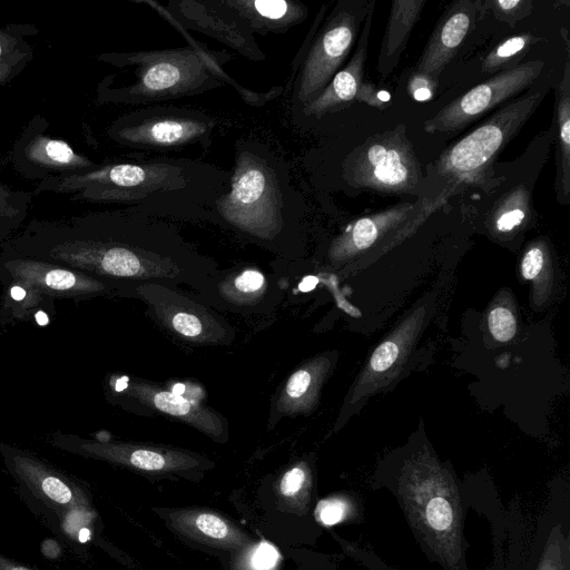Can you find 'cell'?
Segmentation results:
<instances>
[{
	"label": "cell",
	"mask_w": 570,
	"mask_h": 570,
	"mask_svg": "<svg viewBox=\"0 0 570 570\" xmlns=\"http://www.w3.org/2000/svg\"><path fill=\"white\" fill-rule=\"evenodd\" d=\"M341 177L352 188L420 196L424 177L403 124L370 136L341 163Z\"/></svg>",
	"instance_id": "cell-6"
},
{
	"label": "cell",
	"mask_w": 570,
	"mask_h": 570,
	"mask_svg": "<svg viewBox=\"0 0 570 570\" xmlns=\"http://www.w3.org/2000/svg\"><path fill=\"white\" fill-rule=\"evenodd\" d=\"M399 348L393 342L382 343L371 357V367L376 372L387 370L396 360Z\"/></svg>",
	"instance_id": "cell-38"
},
{
	"label": "cell",
	"mask_w": 570,
	"mask_h": 570,
	"mask_svg": "<svg viewBox=\"0 0 570 570\" xmlns=\"http://www.w3.org/2000/svg\"><path fill=\"white\" fill-rule=\"evenodd\" d=\"M347 507L342 500H323L317 504V519L325 525H333L342 521L346 515Z\"/></svg>",
	"instance_id": "cell-34"
},
{
	"label": "cell",
	"mask_w": 570,
	"mask_h": 570,
	"mask_svg": "<svg viewBox=\"0 0 570 570\" xmlns=\"http://www.w3.org/2000/svg\"><path fill=\"white\" fill-rule=\"evenodd\" d=\"M266 288L265 275L255 268H246L233 273L223 281H217V297L237 306L254 304V298H259Z\"/></svg>",
	"instance_id": "cell-26"
},
{
	"label": "cell",
	"mask_w": 570,
	"mask_h": 570,
	"mask_svg": "<svg viewBox=\"0 0 570 570\" xmlns=\"http://www.w3.org/2000/svg\"><path fill=\"white\" fill-rule=\"evenodd\" d=\"M543 261L544 255L540 247L534 246L530 248L525 253L521 264L523 277L527 279H533L537 277L543 267Z\"/></svg>",
	"instance_id": "cell-41"
},
{
	"label": "cell",
	"mask_w": 570,
	"mask_h": 570,
	"mask_svg": "<svg viewBox=\"0 0 570 570\" xmlns=\"http://www.w3.org/2000/svg\"><path fill=\"white\" fill-rule=\"evenodd\" d=\"M33 24L10 23L0 27V85L18 77L33 59V48L27 36H35Z\"/></svg>",
	"instance_id": "cell-24"
},
{
	"label": "cell",
	"mask_w": 570,
	"mask_h": 570,
	"mask_svg": "<svg viewBox=\"0 0 570 570\" xmlns=\"http://www.w3.org/2000/svg\"><path fill=\"white\" fill-rule=\"evenodd\" d=\"M566 35V61L556 88V180L554 190L560 204L570 199V51Z\"/></svg>",
	"instance_id": "cell-22"
},
{
	"label": "cell",
	"mask_w": 570,
	"mask_h": 570,
	"mask_svg": "<svg viewBox=\"0 0 570 570\" xmlns=\"http://www.w3.org/2000/svg\"><path fill=\"white\" fill-rule=\"evenodd\" d=\"M367 2L340 1L293 61L292 111L314 100L341 69L357 41Z\"/></svg>",
	"instance_id": "cell-7"
},
{
	"label": "cell",
	"mask_w": 570,
	"mask_h": 570,
	"mask_svg": "<svg viewBox=\"0 0 570 570\" xmlns=\"http://www.w3.org/2000/svg\"><path fill=\"white\" fill-rule=\"evenodd\" d=\"M4 320H3V315H2V311H1V307H0V327L4 326Z\"/></svg>",
	"instance_id": "cell-43"
},
{
	"label": "cell",
	"mask_w": 570,
	"mask_h": 570,
	"mask_svg": "<svg viewBox=\"0 0 570 570\" xmlns=\"http://www.w3.org/2000/svg\"><path fill=\"white\" fill-rule=\"evenodd\" d=\"M391 96L385 90H380L375 85L363 82L358 89L355 100L362 101L371 107L383 109Z\"/></svg>",
	"instance_id": "cell-37"
},
{
	"label": "cell",
	"mask_w": 570,
	"mask_h": 570,
	"mask_svg": "<svg viewBox=\"0 0 570 570\" xmlns=\"http://www.w3.org/2000/svg\"><path fill=\"white\" fill-rule=\"evenodd\" d=\"M138 2L157 10L190 45L178 49L100 53L97 59L101 62L118 68L132 67L134 80L114 87L104 78L97 87L98 104L146 105L197 96L220 88L225 82L237 89L240 97L253 106H262L283 92V86H275L265 92L242 87L223 69L229 59L226 52L205 49L159 3L151 0Z\"/></svg>",
	"instance_id": "cell-3"
},
{
	"label": "cell",
	"mask_w": 570,
	"mask_h": 570,
	"mask_svg": "<svg viewBox=\"0 0 570 570\" xmlns=\"http://www.w3.org/2000/svg\"><path fill=\"white\" fill-rule=\"evenodd\" d=\"M3 294L0 301L4 324L17 321H30L46 307H52L48 299L26 287L2 285Z\"/></svg>",
	"instance_id": "cell-28"
},
{
	"label": "cell",
	"mask_w": 570,
	"mask_h": 570,
	"mask_svg": "<svg viewBox=\"0 0 570 570\" xmlns=\"http://www.w3.org/2000/svg\"><path fill=\"white\" fill-rule=\"evenodd\" d=\"M543 67V61L531 60L494 75L425 120L424 131L452 132L469 126L504 101L518 97L538 79Z\"/></svg>",
	"instance_id": "cell-12"
},
{
	"label": "cell",
	"mask_w": 570,
	"mask_h": 570,
	"mask_svg": "<svg viewBox=\"0 0 570 570\" xmlns=\"http://www.w3.org/2000/svg\"><path fill=\"white\" fill-rule=\"evenodd\" d=\"M424 4L425 0L392 2L377 57L376 71L381 78H386L399 65Z\"/></svg>",
	"instance_id": "cell-21"
},
{
	"label": "cell",
	"mask_w": 570,
	"mask_h": 570,
	"mask_svg": "<svg viewBox=\"0 0 570 570\" xmlns=\"http://www.w3.org/2000/svg\"><path fill=\"white\" fill-rule=\"evenodd\" d=\"M33 191L13 189L0 180V244L23 225L29 215Z\"/></svg>",
	"instance_id": "cell-27"
},
{
	"label": "cell",
	"mask_w": 570,
	"mask_h": 570,
	"mask_svg": "<svg viewBox=\"0 0 570 570\" xmlns=\"http://www.w3.org/2000/svg\"><path fill=\"white\" fill-rule=\"evenodd\" d=\"M438 87V81L412 72L409 82L407 91L416 100L423 101L430 99Z\"/></svg>",
	"instance_id": "cell-35"
},
{
	"label": "cell",
	"mask_w": 570,
	"mask_h": 570,
	"mask_svg": "<svg viewBox=\"0 0 570 570\" xmlns=\"http://www.w3.org/2000/svg\"><path fill=\"white\" fill-rule=\"evenodd\" d=\"M426 199V197H422L416 202L399 203L380 213L358 218L334 243L333 255L342 256L347 252L367 249L382 232H386L406 220L411 214L424 205Z\"/></svg>",
	"instance_id": "cell-23"
},
{
	"label": "cell",
	"mask_w": 570,
	"mask_h": 570,
	"mask_svg": "<svg viewBox=\"0 0 570 570\" xmlns=\"http://www.w3.org/2000/svg\"><path fill=\"white\" fill-rule=\"evenodd\" d=\"M169 14L184 28L219 40L253 61L265 59L254 33L225 0L170 1Z\"/></svg>",
	"instance_id": "cell-17"
},
{
	"label": "cell",
	"mask_w": 570,
	"mask_h": 570,
	"mask_svg": "<svg viewBox=\"0 0 570 570\" xmlns=\"http://www.w3.org/2000/svg\"><path fill=\"white\" fill-rule=\"evenodd\" d=\"M0 570H33L0 554Z\"/></svg>",
	"instance_id": "cell-42"
},
{
	"label": "cell",
	"mask_w": 570,
	"mask_h": 570,
	"mask_svg": "<svg viewBox=\"0 0 570 570\" xmlns=\"http://www.w3.org/2000/svg\"><path fill=\"white\" fill-rule=\"evenodd\" d=\"M109 389L161 414L186 423L214 440H224L226 421L213 409L159 384L141 379L120 376L109 380Z\"/></svg>",
	"instance_id": "cell-16"
},
{
	"label": "cell",
	"mask_w": 570,
	"mask_h": 570,
	"mask_svg": "<svg viewBox=\"0 0 570 570\" xmlns=\"http://www.w3.org/2000/svg\"><path fill=\"white\" fill-rule=\"evenodd\" d=\"M195 527L203 534L213 539H224L229 534L227 523L212 513H200L195 519Z\"/></svg>",
	"instance_id": "cell-33"
},
{
	"label": "cell",
	"mask_w": 570,
	"mask_h": 570,
	"mask_svg": "<svg viewBox=\"0 0 570 570\" xmlns=\"http://www.w3.org/2000/svg\"><path fill=\"white\" fill-rule=\"evenodd\" d=\"M489 328L497 341L508 342L517 332L515 318L508 308L497 307L489 315Z\"/></svg>",
	"instance_id": "cell-32"
},
{
	"label": "cell",
	"mask_w": 570,
	"mask_h": 570,
	"mask_svg": "<svg viewBox=\"0 0 570 570\" xmlns=\"http://www.w3.org/2000/svg\"><path fill=\"white\" fill-rule=\"evenodd\" d=\"M48 120L35 116L23 128L8 154V163L28 180L42 181L61 175L81 173L97 163L73 149L66 140L46 132Z\"/></svg>",
	"instance_id": "cell-14"
},
{
	"label": "cell",
	"mask_w": 570,
	"mask_h": 570,
	"mask_svg": "<svg viewBox=\"0 0 570 570\" xmlns=\"http://www.w3.org/2000/svg\"><path fill=\"white\" fill-rule=\"evenodd\" d=\"M497 19L514 27L515 22L529 16L532 11L530 0H495L491 2Z\"/></svg>",
	"instance_id": "cell-31"
},
{
	"label": "cell",
	"mask_w": 570,
	"mask_h": 570,
	"mask_svg": "<svg viewBox=\"0 0 570 570\" xmlns=\"http://www.w3.org/2000/svg\"><path fill=\"white\" fill-rule=\"evenodd\" d=\"M217 120L202 111L176 106L141 108L114 120L107 136L139 150H170L191 145L210 146Z\"/></svg>",
	"instance_id": "cell-8"
},
{
	"label": "cell",
	"mask_w": 570,
	"mask_h": 570,
	"mask_svg": "<svg viewBox=\"0 0 570 570\" xmlns=\"http://www.w3.org/2000/svg\"><path fill=\"white\" fill-rule=\"evenodd\" d=\"M0 455L20 489L60 519L88 508L80 485L35 453L0 442Z\"/></svg>",
	"instance_id": "cell-13"
},
{
	"label": "cell",
	"mask_w": 570,
	"mask_h": 570,
	"mask_svg": "<svg viewBox=\"0 0 570 570\" xmlns=\"http://www.w3.org/2000/svg\"><path fill=\"white\" fill-rule=\"evenodd\" d=\"M278 558L276 548L263 541L253 553L250 566L254 570H271L276 564Z\"/></svg>",
	"instance_id": "cell-36"
},
{
	"label": "cell",
	"mask_w": 570,
	"mask_h": 570,
	"mask_svg": "<svg viewBox=\"0 0 570 570\" xmlns=\"http://www.w3.org/2000/svg\"><path fill=\"white\" fill-rule=\"evenodd\" d=\"M253 33H284L303 22L308 9L288 0H225Z\"/></svg>",
	"instance_id": "cell-20"
},
{
	"label": "cell",
	"mask_w": 570,
	"mask_h": 570,
	"mask_svg": "<svg viewBox=\"0 0 570 570\" xmlns=\"http://www.w3.org/2000/svg\"><path fill=\"white\" fill-rule=\"evenodd\" d=\"M48 441L52 446L71 454L148 472L180 470L199 463L194 454L176 449L86 439L59 431L49 434Z\"/></svg>",
	"instance_id": "cell-15"
},
{
	"label": "cell",
	"mask_w": 570,
	"mask_h": 570,
	"mask_svg": "<svg viewBox=\"0 0 570 570\" xmlns=\"http://www.w3.org/2000/svg\"><path fill=\"white\" fill-rule=\"evenodd\" d=\"M230 171L188 158L159 157L97 164L91 169L47 178L40 193L75 202L120 205L154 218L214 222V206L229 186Z\"/></svg>",
	"instance_id": "cell-2"
},
{
	"label": "cell",
	"mask_w": 570,
	"mask_h": 570,
	"mask_svg": "<svg viewBox=\"0 0 570 570\" xmlns=\"http://www.w3.org/2000/svg\"><path fill=\"white\" fill-rule=\"evenodd\" d=\"M413 525L448 563L461 557V508L455 490L446 482L420 480L401 493Z\"/></svg>",
	"instance_id": "cell-10"
},
{
	"label": "cell",
	"mask_w": 570,
	"mask_h": 570,
	"mask_svg": "<svg viewBox=\"0 0 570 570\" xmlns=\"http://www.w3.org/2000/svg\"><path fill=\"white\" fill-rule=\"evenodd\" d=\"M298 209L286 163L263 142L237 141L229 186L214 206V223L278 246L294 235Z\"/></svg>",
	"instance_id": "cell-4"
},
{
	"label": "cell",
	"mask_w": 570,
	"mask_h": 570,
	"mask_svg": "<svg viewBox=\"0 0 570 570\" xmlns=\"http://www.w3.org/2000/svg\"><path fill=\"white\" fill-rule=\"evenodd\" d=\"M120 296L144 301L157 321L185 342L226 345L235 338L234 328L224 318L174 286L155 282L129 284Z\"/></svg>",
	"instance_id": "cell-9"
},
{
	"label": "cell",
	"mask_w": 570,
	"mask_h": 570,
	"mask_svg": "<svg viewBox=\"0 0 570 570\" xmlns=\"http://www.w3.org/2000/svg\"><path fill=\"white\" fill-rule=\"evenodd\" d=\"M533 41L534 36L531 33L515 35L505 39L484 57L481 65L482 72L493 73L500 70L517 56L523 55Z\"/></svg>",
	"instance_id": "cell-30"
},
{
	"label": "cell",
	"mask_w": 570,
	"mask_h": 570,
	"mask_svg": "<svg viewBox=\"0 0 570 570\" xmlns=\"http://www.w3.org/2000/svg\"><path fill=\"white\" fill-rule=\"evenodd\" d=\"M530 209V191L524 186L511 189L493 207L495 229L501 233L512 232L523 224Z\"/></svg>",
	"instance_id": "cell-29"
},
{
	"label": "cell",
	"mask_w": 570,
	"mask_h": 570,
	"mask_svg": "<svg viewBox=\"0 0 570 570\" xmlns=\"http://www.w3.org/2000/svg\"><path fill=\"white\" fill-rule=\"evenodd\" d=\"M306 481V471L297 465L289 469L281 479L279 491L283 495L289 497L298 493Z\"/></svg>",
	"instance_id": "cell-39"
},
{
	"label": "cell",
	"mask_w": 570,
	"mask_h": 570,
	"mask_svg": "<svg viewBox=\"0 0 570 570\" xmlns=\"http://www.w3.org/2000/svg\"><path fill=\"white\" fill-rule=\"evenodd\" d=\"M476 4L472 0H460L444 11L413 69L414 73L439 80L440 73L472 30Z\"/></svg>",
	"instance_id": "cell-19"
},
{
	"label": "cell",
	"mask_w": 570,
	"mask_h": 570,
	"mask_svg": "<svg viewBox=\"0 0 570 570\" xmlns=\"http://www.w3.org/2000/svg\"><path fill=\"white\" fill-rule=\"evenodd\" d=\"M547 92L548 87H541L515 97L446 148L432 168L434 176L444 183L435 200L443 205L458 187L481 185L490 176L495 157L532 116Z\"/></svg>",
	"instance_id": "cell-5"
},
{
	"label": "cell",
	"mask_w": 570,
	"mask_h": 570,
	"mask_svg": "<svg viewBox=\"0 0 570 570\" xmlns=\"http://www.w3.org/2000/svg\"><path fill=\"white\" fill-rule=\"evenodd\" d=\"M0 283L26 287L48 299L120 296L122 286L78 269L0 250Z\"/></svg>",
	"instance_id": "cell-11"
},
{
	"label": "cell",
	"mask_w": 570,
	"mask_h": 570,
	"mask_svg": "<svg viewBox=\"0 0 570 570\" xmlns=\"http://www.w3.org/2000/svg\"><path fill=\"white\" fill-rule=\"evenodd\" d=\"M316 367L305 365L293 372L285 382L276 401L278 415L304 413L311 406L316 383Z\"/></svg>",
	"instance_id": "cell-25"
},
{
	"label": "cell",
	"mask_w": 570,
	"mask_h": 570,
	"mask_svg": "<svg viewBox=\"0 0 570 570\" xmlns=\"http://www.w3.org/2000/svg\"><path fill=\"white\" fill-rule=\"evenodd\" d=\"M374 12V1L367 2L366 14L357 38V46L348 62L340 69L325 89L312 101L293 110V120H321L328 115L347 108L356 98L364 82V67Z\"/></svg>",
	"instance_id": "cell-18"
},
{
	"label": "cell",
	"mask_w": 570,
	"mask_h": 570,
	"mask_svg": "<svg viewBox=\"0 0 570 570\" xmlns=\"http://www.w3.org/2000/svg\"><path fill=\"white\" fill-rule=\"evenodd\" d=\"M561 543L562 539H553L548 544L538 570H566Z\"/></svg>",
	"instance_id": "cell-40"
},
{
	"label": "cell",
	"mask_w": 570,
	"mask_h": 570,
	"mask_svg": "<svg viewBox=\"0 0 570 570\" xmlns=\"http://www.w3.org/2000/svg\"><path fill=\"white\" fill-rule=\"evenodd\" d=\"M0 249L78 269L122 291L147 282L187 285L218 302L216 264L168 222L126 208L35 218Z\"/></svg>",
	"instance_id": "cell-1"
}]
</instances>
